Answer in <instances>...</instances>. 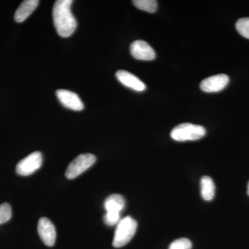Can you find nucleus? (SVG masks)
I'll list each match as a JSON object with an SVG mask.
<instances>
[{
    "instance_id": "nucleus-3",
    "label": "nucleus",
    "mask_w": 249,
    "mask_h": 249,
    "mask_svg": "<svg viewBox=\"0 0 249 249\" xmlns=\"http://www.w3.org/2000/svg\"><path fill=\"white\" fill-rule=\"evenodd\" d=\"M206 134L204 127L198 124H182L176 126L172 130L171 138L177 142L199 140Z\"/></svg>"
},
{
    "instance_id": "nucleus-5",
    "label": "nucleus",
    "mask_w": 249,
    "mask_h": 249,
    "mask_svg": "<svg viewBox=\"0 0 249 249\" xmlns=\"http://www.w3.org/2000/svg\"><path fill=\"white\" fill-rule=\"evenodd\" d=\"M42 155L34 152L21 160L16 166V173L21 176H29L40 169L42 164Z\"/></svg>"
},
{
    "instance_id": "nucleus-16",
    "label": "nucleus",
    "mask_w": 249,
    "mask_h": 249,
    "mask_svg": "<svg viewBox=\"0 0 249 249\" xmlns=\"http://www.w3.org/2000/svg\"><path fill=\"white\" fill-rule=\"evenodd\" d=\"M12 216V210L8 203L0 205V225L9 222Z\"/></svg>"
},
{
    "instance_id": "nucleus-15",
    "label": "nucleus",
    "mask_w": 249,
    "mask_h": 249,
    "mask_svg": "<svg viewBox=\"0 0 249 249\" xmlns=\"http://www.w3.org/2000/svg\"><path fill=\"white\" fill-rule=\"evenodd\" d=\"M236 29L241 36L249 39V18H241L236 23Z\"/></svg>"
},
{
    "instance_id": "nucleus-18",
    "label": "nucleus",
    "mask_w": 249,
    "mask_h": 249,
    "mask_svg": "<svg viewBox=\"0 0 249 249\" xmlns=\"http://www.w3.org/2000/svg\"><path fill=\"white\" fill-rule=\"evenodd\" d=\"M120 217V213H106L104 215V222L108 226H114L121 220Z\"/></svg>"
},
{
    "instance_id": "nucleus-2",
    "label": "nucleus",
    "mask_w": 249,
    "mask_h": 249,
    "mask_svg": "<svg viewBox=\"0 0 249 249\" xmlns=\"http://www.w3.org/2000/svg\"><path fill=\"white\" fill-rule=\"evenodd\" d=\"M137 221L127 216L119 221L116 227L112 245L116 248H120L129 243L137 231Z\"/></svg>"
},
{
    "instance_id": "nucleus-7",
    "label": "nucleus",
    "mask_w": 249,
    "mask_h": 249,
    "mask_svg": "<svg viewBox=\"0 0 249 249\" xmlns=\"http://www.w3.org/2000/svg\"><path fill=\"white\" fill-rule=\"evenodd\" d=\"M130 53L137 60H152L155 58L156 53L151 46L143 40H136L130 45Z\"/></svg>"
},
{
    "instance_id": "nucleus-9",
    "label": "nucleus",
    "mask_w": 249,
    "mask_h": 249,
    "mask_svg": "<svg viewBox=\"0 0 249 249\" xmlns=\"http://www.w3.org/2000/svg\"><path fill=\"white\" fill-rule=\"evenodd\" d=\"M57 98L64 106L74 111H81L84 108L79 96L73 91L65 89H58L56 91Z\"/></svg>"
},
{
    "instance_id": "nucleus-13",
    "label": "nucleus",
    "mask_w": 249,
    "mask_h": 249,
    "mask_svg": "<svg viewBox=\"0 0 249 249\" xmlns=\"http://www.w3.org/2000/svg\"><path fill=\"white\" fill-rule=\"evenodd\" d=\"M201 195L206 201H211L213 199L215 193V186L212 178L210 177L204 176L201 178Z\"/></svg>"
},
{
    "instance_id": "nucleus-14",
    "label": "nucleus",
    "mask_w": 249,
    "mask_h": 249,
    "mask_svg": "<svg viewBox=\"0 0 249 249\" xmlns=\"http://www.w3.org/2000/svg\"><path fill=\"white\" fill-rule=\"evenodd\" d=\"M132 3L137 9L150 14L156 12L158 8V4L155 0H134Z\"/></svg>"
},
{
    "instance_id": "nucleus-1",
    "label": "nucleus",
    "mask_w": 249,
    "mask_h": 249,
    "mask_svg": "<svg viewBox=\"0 0 249 249\" xmlns=\"http://www.w3.org/2000/svg\"><path fill=\"white\" fill-rule=\"evenodd\" d=\"M72 0H58L54 4V27L60 37H68L74 33L77 21L71 12Z\"/></svg>"
},
{
    "instance_id": "nucleus-4",
    "label": "nucleus",
    "mask_w": 249,
    "mask_h": 249,
    "mask_svg": "<svg viewBox=\"0 0 249 249\" xmlns=\"http://www.w3.org/2000/svg\"><path fill=\"white\" fill-rule=\"evenodd\" d=\"M96 160V156L92 154H82L70 163L67 167L65 175L69 179H73L84 173L90 167L94 164Z\"/></svg>"
},
{
    "instance_id": "nucleus-6",
    "label": "nucleus",
    "mask_w": 249,
    "mask_h": 249,
    "mask_svg": "<svg viewBox=\"0 0 249 249\" xmlns=\"http://www.w3.org/2000/svg\"><path fill=\"white\" fill-rule=\"evenodd\" d=\"M37 232L46 246L53 247L56 240V231L48 218H40L37 224Z\"/></svg>"
},
{
    "instance_id": "nucleus-19",
    "label": "nucleus",
    "mask_w": 249,
    "mask_h": 249,
    "mask_svg": "<svg viewBox=\"0 0 249 249\" xmlns=\"http://www.w3.org/2000/svg\"><path fill=\"white\" fill-rule=\"evenodd\" d=\"M247 194H248V196H249V182L248 183V190H247Z\"/></svg>"
},
{
    "instance_id": "nucleus-11",
    "label": "nucleus",
    "mask_w": 249,
    "mask_h": 249,
    "mask_svg": "<svg viewBox=\"0 0 249 249\" xmlns=\"http://www.w3.org/2000/svg\"><path fill=\"white\" fill-rule=\"evenodd\" d=\"M39 2L40 1L37 0H26L23 1L15 13V20L18 23L24 22L35 11Z\"/></svg>"
},
{
    "instance_id": "nucleus-8",
    "label": "nucleus",
    "mask_w": 249,
    "mask_h": 249,
    "mask_svg": "<svg viewBox=\"0 0 249 249\" xmlns=\"http://www.w3.org/2000/svg\"><path fill=\"white\" fill-rule=\"evenodd\" d=\"M229 83V77L227 75H214L202 80L200 84V88L205 92H218L224 89Z\"/></svg>"
},
{
    "instance_id": "nucleus-10",
    "label": "nucleus",
    "mask_w": 249,
    "mask_h": 249,
    "mask_svg": "<svg viewBox=\"0 0 249 249\" xmlns=\"http://www.w3.org/2000/svg\"><path fill=\"white\" fill-rule=\"evenodd\" d=\"M116 76L121 84L134 91H143L146 89V85L145 83H142L139 78L128 71L119 70L116 72Z\"/></svg>"
},
{
    "instance_id": "nucleus-17",
    "label": "nucleus",
    "mask_w": 249,
    "mask_h": 249,
    "mask_svg": "<svg viewBox=\"0 0 249 249\" xmlns=\"http://www.w3.org/2000/svg\"><path fill=\"white\" fill-rule=\"evenodd\" d=\"M191 240L187 238H180L173 241L169 246L168 249H191Z\"/></svg>"
},
{
    "instance_id": "nucleus-12",
    "label": "nucleus",
    "mask_w": 249,
    "mask_h": 249,
    "mask_svg": "<svg viewBox=\"0 0 249 249\" xmlns=\"http://www.w3.org/2000/svg\"><path fill=\"white\" fill-rule=\"evenodd\" d=\"M125 205L124 196L121 195L114 194L108 196L104 203V207L107 213H120Z\"/></svg>"
}]
</instances>
